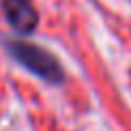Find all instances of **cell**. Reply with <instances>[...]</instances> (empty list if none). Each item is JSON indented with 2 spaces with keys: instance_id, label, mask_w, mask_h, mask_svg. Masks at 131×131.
Listing matches in <instances>:
<instances>
[{
  "instance_id": "7a4b0ae2",
  "label": "cell",
  "mask_w": 131,
  "mask_h": 131,
  "mask_svg": "<svg viewBox=\"0 0 131 131\" xmlns=\"http://www.w3.org/2000/svg\"><path fill=\"white\" fill-rule=\"evenodd\" d=\"M7 24L19 35H32L39 26V11L32 0H0Z\"/></svg>"
},
{
  "instance_id": "6da1fadb",
  "label": "cell",
  "mask_w": 131,
  "mask_h": 131,
  "mask_svg": "<svg viewBox=\"0 0 131 131\" xmlns=\"http://www.w3.org/2000/svg\"><path fill=\"white\" fill-rule=\"evenodd\" d=\"M4 50L19 67L30 71L32 75H37L45 84L60 86L67 80V71L60 64V60L50 50L37 45V43H28L21 39H4Z\"/></svg>"
}]
</instances>
